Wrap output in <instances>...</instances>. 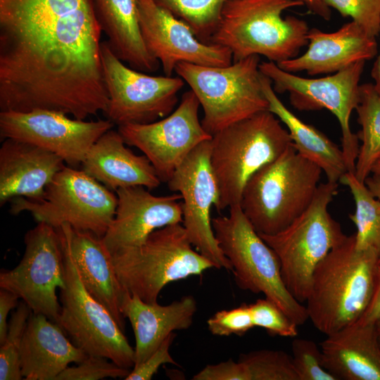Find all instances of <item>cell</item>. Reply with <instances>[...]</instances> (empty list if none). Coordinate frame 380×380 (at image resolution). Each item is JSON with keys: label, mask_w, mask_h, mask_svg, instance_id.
I'll return each instance as SVG.
<instances>
[{"label": "cell", "mask_w": 380, "mask_h": 380, "mask_svg": "<svg viewBox=\"0 0 380 380\" xmlns=\"http://www.w3.org/2000/svg\"><path fill=\"white\" fill-rule=\"evenodd\" d=\"M177 334L171 333L160 346L142 363L134 366L125 380H151L159 367L165 363L178 365L170 353V348Z\"/></svg>", "instance_id": "39"}, {"label": "cell", "mask_w": 380, "mask_h": 380, "mask_svg": "<svg viewBox=\"0 0 380 380\" xmlns=\"http://www.w3.org/2000/svg\"><path fill=\"white\" fill-rule=\"evenodd\" d=\"M308 49L302 55L277 63L282 70L309 75L335 73L358 61L373 58L378 51L376 38L352 20L338 30H309Z\"/></svg>", "instance_id": "20"}, {"label": "cell", "mask_w": 380, "mask_h": 380, "mask_svg": "<svg viewBox=\"0 0 380 380\" xmlns=\"http://www.w3.org/2000/svg\"><path fill=\"white\" fill-rule=\"evenodd\" d=\"M321 343L323 366L336 380H380V345L375 323L359 319Z\"/></svg>", "instance_id": "26"}, {"label": "cell", "mask_w": 380, "mask_h": 380, "mask_svg": "<svg viewBox=\"0 0 380 380\" xmlns=\"http://www.w3.org/2000/svg\"><path fill=\"white\" fill-rule=\"evenodd\" d=\"M371 77L376 91L380 94V51L371 70Z\"/></svg>", "instance_id": "45"}, {"label": "cell", "mask_w": 380, "mask_h": 380, "mask_svg": "<svg viewBox=\"0 0 380 380\" xmlns=\"http://www.w3.org/2000/svg\"><path fill=\"white\" fill-rule=\"evenodd\" d=\"M372 173L365 183L374 196L380 200V171Z\"/></svg>", "instance_id": "44"}, {"label": "cell", "mask_w": 380, "mask_h": 380, "mask_svg": "<svg viewBox=\"0 0 380 380\" xmlns=\"http://www.w3.org/2000/svg\"><path fill=\"white\" fill-rule=\"evenodd\" d=\"M380 258L355 247V234L331 249L316 267L306 300L308 317L329 335L358 321L373 298Z\"/></svg>", "instance_id": "2"}, {"label": "cell", "mask_w": 380, "mask_h": 380, "mask_svg": "<svg viewBox=\"0 0 380 380\" xmlns=\"http://www.w3.org/2000/svg\"><path fill=\"white\" fill-rule=\"evenodd\" d=\"M120 310L134 331V367L144 362L174 331L191 326L197 303L193 296L188 295L165 305L149 303L125 289Z\"/></svg>", "instance_id": "22"}, {"label": "cell", "mask_w": 380, "mask_h": 380, "mask_svg": "<svg viewBox=\"0 0 380 380\" xmlns=\"http://www.w3.org/2000/svg\"><path fill=\"white\" fill-rule=\"evenodd\" d=\"M344 17H350L368 34L380 33V0H324Z\"/></svg>", "instance_id": "37"}, {"label": "cell", "mask_w": 380, "mask_h": 380, "mask_svg": "<svg viewBox=\"0 0 380 380\" xmlns=\"http://www.w3.org/2000/svg\"><path fill=\"white\" fill-rule=\"evenodd\" d=\"M94 0H0V108L85 120L108 104Z\"/></svg>", "instance_id": "1"}, {"label": "cell", "mask_w": 380, "mask_h": 380, "mask_svg": "<svg viewBox=\"0 0 380 380\" xmlns=\"http://www.w3.org/2000/svg\"><path fill=\"white\" fill-rule=\"evenodd\" d=\"M365 61H358L331 75L305 78L285 71L277 63L263 61L260 71L267 76L276 93L288 92L291 105L299 110L325 108L337 118L341 130V149L348 172H355L359 138L353 133L350 118L360 101V80Z\"/></svg>", "instance_id": "12"}, {"label": "cell", "mask_w": 380, "mask_h": 380, "mask_svg": "<svg viewBox=\"0 0 380 380\" xmlns=\"http://www.w3.org/2000/svg\"><path fill=\"white\" fill-rule=\"evenodd\" d=\"M303 3L308 9L313 14L319 16L325 20H329L331 17L330 7L324 0H298Z\"/></svg>", "instance_id": "43"}, {"label": "cell", "mask_w": 380, "mask_h": 380, "mask_svg": "<svg viewBox=\"0 0 380 380\" xmlns=\"http://www.w3.org/2000/svg\"><path fill=\"white\" fill-rule=\"evenodd\" d=\"M298 0H229L210 43L227 48L233 61L253 55L279 63L298 56L310 28L303 19L282 16Z\"/></svg>", "instance_id": "3"}, {"label": "cell", "mask_w": 380, "mask_h": 380, "mask_svg": "<svg viewBox=\"0 0 380 380\" xmlns=\"http://www.w3.org/2000/svg\"><path fill=\"white\" fill-rule=\"evenodd\" d=\"M194 380H250L246 367L239 361L229 359L215 365H208L197 374Z\"/></svg>", "instance_id": "40"}, {"label": "cell", "mask_w": 380, "mask_h": 380, "mask_svg": "<svg viewBox=\"0 0 380 380\" xmlns=\"http://www.w3.org/2000/svg\"><path fill=\"white\" fill-rule=\"evenodd\" d=\"M61 238L65 263V287L60 289L61 305L58 324L72 342L88 355L106 357L130 369L134 348L110 311L84 287L68 242Z\"/></svg>", "instance_id": "11"}, {"label": "cell", "mask_w": 380, "mask_h": 380, "mask_svg": "<svg viewBox=\"0 0 380 380\" xmlns=\"http://www.w3.org/2000/svg\"><path fill=\"white\" fill-rule=\"evenodd\" d=\"M210 140L197 146L167 184L170 191L182 196V224L192 246L215 268L232 271V264L222 251L212 226L210 212L218 203L219 189L210 163Z\"/></svg>", "instance_id": "15"}, {"label": "cell", "mask_w": 380, "mask_h": 380, "mask_svg": "<svg viewBox=\"0 0 380 380\" xmlns=\"http://www.w3.org/2000/svg\"><path fill=\"white\" fill-rule=\"evenodd\" d=\"M193 247L182 223L158 229L142 244L112 254L116 274L131 294L156 303L167 284L215 267Z\"/></svg>", "instance_id": "7"}, {"label": "cell", "mask_w": 380, "mask_h": 380, "mask_svg": "<svg viewBox=\"0 0 380 380\" xmlns=\"http://www.w3.org/2000/svg\"><path fill=\"white\" fill-rule=\"evenodd\" d=\"M56 154L37 146L5 139L0 148V204L15 198L38 201L65 165Z\"/></svg>", "instance_id": "21"}, {"label": "cell", "mask_w": 380, "mask_h": 380, "mask_svg": "<svg viewBox=\"0 0 380 380\" xmlns=\"http://www.w3.org/2000/svg\"><path fill=\"white\" fill-rule=\"evenodd\" d=\"M361 130L357 134L360 146L354 174L361 182L372 173L380 160V94L373 83L360 86V101L356 108Z\"/></svg>", "instance_id": "29"}, {"label": "cell", "mask_w": 380, "mask_h": 380, "mask_svg": "<svg viewBox=\"0 0 380 380\" xmlns=\"http://www.w3.org/2000/svg\"><path fill=\"white\" fill-rule=\"evenodd\" d=\"M292 144L288 130L269 110L219 131L210 140V163L219 189V212L240 205L244 187L260 169Z\"/></svg>", "instance_id": "4"}, {"label": "cell", "mask_w": 380, "mask_h": 380, "mask_svg": "<svg viewBox=\"0 0 380 380\" xmlns=\"http://www.w3.org/2000/svg\"><path fill=\"white\" fill-rule=\"evenodd\" d=\"M87 355L57 323L32 312L20 348L24 379L56 380L71 363H79Z\"/></svg>", "instance_id": "24"}, {"label": "cell", "mask_w": 380, "mask_h": 380, "mask_svg": "<svg viewBox=\"0 0 380 380\" xmlns=\"http://www.w3.org/2000/svg\"><path fill=\"white\" fill-rule=\"evenodd\" d=\"M113 125L108 119L86 121L46 109L0 112L1 139H13L44 148L73 167L82 165L94 143Z\"/></svg>", "instance_id": "17"}, {"label": "cell", "mask_w": 380, "mask_h": 380, "mask_svg": "<svg viewBox=\"0 0 380 380\" xmlns=\"http://www.w3.org/2000/svg\"><path fill=\"white\" fill-rule=\"evenodd\" d=\"M200 106L190 89L166 117L150 123L122 125L118 131L126 144L139 149L148 158L161 181L167 182L197 146L213 137L199 120Z\"/></svg>", "instance_id": "16"}, {"label": "cell", "mask_w": 380, "mask_h": 380, "mask_svg": "<svg viewBox=\"0 0 380 380\" xmlns=\"http://www.w3.org/2000/svg\"><path fill=\"white\" fill-rule=\"evenodd\" d=\"M58 229L68 242L84 287L110 311L125 331L120 303L125 289L116 274L113 255L102 238L67 224Z\"/></svg>", "instance_id": "23"}, {"label": "cell", "mask_w": 380, "mask_h": 380, "mask_svg": "<svg viewBox=\"0 0 380 380\" xmlns=\"http://www.w3.org/2000/svg\"><path fill=\"white\" fill-rule=\"evenodd\" d=\"M375 326H376L378 341L380 345V317L375 322Z\"/></svg>", "instance_id": "46"}, {"label": "cell", "mask_w": 380, "mask_h": 380, "mask_svg": "<svg viewBox=\"0 0 380 380\" xmlns=\"http://www.w3.org/2000/svg\"><path fill=\"white\" fill-rule=\"evenodd\" d=\"M347 186L355 203V211L349 215L355 224V247L372 249L380 258V200L374 196L365 183L357 179L354 172L345 173L339 181Z\"/></svg>", "instance_id": "30"}, {"label": "cell", "mask_w": 380, "mask_h": 380, "mask_svg": "<svg viewBox=\"0 0 380 380\" xmlns=\"http://www.w3.org/2000/svg\"><path fill=\"white\" fill-rule=\"evenodd\" d=\"M130 369L118 365L101 356L87 355L76 366H69L56 380H99L106 378L125 379Z\"/></svg>", "instance_id": "36"}, {"label": "cell", "mask_w": 380, "mask_h": 380, "mask_svg": "<svg viewBox=\"0 0 380 380\" xmlns=\"http://www.w3.org/2000/svg\"><path fill=\"white\" fill-rule=\"evenodd\" d=\"M137 1L142 39L165 75L172 76L180 63L222 67L233 62L227 48L201 42L187 24L155 0Z\"/></svg>", "instance_id": "18"}, {"label": "cell", "mask_w": 380, "mask_h": 380, "mask_svg": "<svg viewBox=\"0 0 380 380\" xmlns=\"http://www.w3.org/2000/svg\"><path fill=\"white\" fill-rule=\"evenodd\" d=\"M115 194V215L102 237L111 254L142 244L158 229L182 222L179 194L155 196L141 186L121 188Z\"/></svg>", "instance_id": "19"}, {"label": "cell", "mask_w": 380, "mask_h": 380, "mask_svg": "<svg viewBox=\"0 0 380 380\" xmlns=\"http://www.w3.org/2000/svg\"><path fill=\"white\" fill-rule=\"evenodd\" d=\"M338 186V182L320 183L310 205L291 224L274 234H259L277 254L286 287L301 303L317 265L348 237L328 210Z\"/></svg>", "instance_id": "6"}, {"label": "cell", "mask_w": 380, "mask_h": 380, "mask_svg": "<svg viewBox=\"0 0 380 380\" xmlns=\"http://www.w3.org/2000/svg\"><path fill=\"white\" fill-rule=\"evenodd\" d=\"M227 216L212 218L218 244L230 261L239 288L263 293L298 326L309 319L306 306L289 291L282 279L279 258L244 215L241 205Z\"/></svg>", "instance_id": "8"}, {"label": "cell", "mask_w": 380, "mask_h": 380, "mask_svg": "<svg viewBox=\"0 0 380 380\" xmlns=\"http://www.w3.org/2000/svg\"><path fill=\"white\" fill-rule=\"evenodd\" d=\"M380 171V160H379L373 167L372 172Z\"/></svg>", "instance_id": "47"}, {"label": "cell", "mask_w": 380, "mask_h": 380, "mask_svg": "<svg viewBox=\"0 0 380 380\" xmlns=\"http://www.w3.org/2000/svg\"><path fill=\"white\" fill-rule=\"evenodd\" d=\"M380 269V268H379ZM380 317V270L375 291L372 301L365 312L360 319L365 322L375 323Z\"/></svg>", "instance_id": "42"}, {"label": "cell", "mask_w": 380, "mask_h": 380, "mask_svg": "<svg viewBox=\"0 0 380 380\" xmlns=\"http://www.w3.org/2000/svg\"><path fill=\"white\" fill-rule=\"evenodd\" d=\"M249 307L255 327L282 337L294 338L298 335V325L272 300L267 298L258 299Z\"/></svg>", "instance_id": "35"}, {"label": "cell", "mask_w": 380, "mask_h": 380, "mask_svg": "<svg viewBox=\"0 0 380 380\" xmlns=\"http://www.w3.org/2000/svg\"><path fill=\"white\" fill-rule=\"evenodd\" d=\"M229 0H155L157 4L184 21L201 42L210 43Z\"/></svg>", "instance_id": "31"}, {"label": "cell", "mask_w": 380, "mask_h": 380, "mask_svg": "<svg viewBox=\"0 0 380 380\" xmlns=\"http://www.w3.org/2000/svg\"><path fill=\"white\" fill-rule=\"evenodd\" d=\"M322 170L291 144L246 183L241 208L258 234H274L287 227L310 205Z\"/></svg>", "instance_id": "5"}, {"label": "cell", "mask_w": 380, "mask_h": 380, "mask_svg": "<svg viewBox=\"0 0 380 380\" xmlns=\"http://www.w3.org/2000/svg\"><path fill=\"white\" fill-rule=\"evenodd\" d=\"M31 309L23 300L11 314L5 341L0 347V379L20 380V348Z\"/></svg>", "instance_id": "32"}, {"label": "cell", "mask_w": 380, "mask_h": 380, "mask_svg": "<svg viewBox=\"0 0 380 380\" xmlns=\"http://www.w3.org/2000/svg\"><path fill=\"white\" fill-rule=\"evenodd\" d=\"M260 57L253 55L226 66L180 63L175 72L188 84L203 110L204 129L214 135L261 111L268 101L261 84Z\"/></svg>", "instance_id": "9"}, {"label": "cell", "mask_w": 380, "mask_h": 380, "mask_svg": "<svg viewBox=\"0 0 380 380\" xmlns=\"http://www.w3.org/2000/svg\"><path fill=\"white\" fill-rule=\"evenodd\" d=\"M210 332L215 336H243L255 327L249 305L216 312L207 320Z\"/></svg>", "instance_id": "38"}, {"label": "cell", "mask_w": 380, "mask_h": 380, "mask_svg": "<svg viewBox=\"0 0 380 380\" xmlns=\"http://www.w3.org/2000/svg\"><path fill=\"white\" fill-rule=\"evenodd\" d=\"M120 134L110 129L91 146L82 163V170L108 189L141 186L149 190L161 183L146 156L127 148Z\"/></svg>", "instance_id": "25"}, {"label": "cell", "mask_w": 380, "mask_h": 380, "mask_svg": "<svg viewBox=\"0 0 380 380\" xmlns=\"http://www.w3.org/2000/svg\"><path fill=\"white\" fill-rule=\"evenodd\" d=\"M23 256L12 270L0 272V288L11 291L33 313L42 314L58 324L61 305L57 289L64 288V253L60 233L38 222L24 237Z\"/></svg>", "instance_id": "13"}, {"label": "cell", "mask_w": 380, "mask_h": 380, "mask_svg": "<svg viewBox=\"0 0 380 380\" xmlns=\"http://www.w3.org/2000/svg\"><path fill=\"white\" fill-rule=\"evenodd\" d=\"M261 84L268 101V110L287 127L298 153L319 166L327 181L338 182L348 172L342 149L324 133L301 120L287 108L273 89L272 81L262 73Z\"/></svg>", "instance_id": "28"}, {"label": "cell", "mask_w": 380, "mask_h": 380, "mask_svg": "<svg viewBox=\"0 0 380 380\" xmlns=\"http://www.w3.org/2000/svg\"><path fill=\"white\" fill-rule=\"evenodd\" d=\"M379 268H380V262H379Z\"/></svg>", "instance_id": "48"}, {"label": "cell", "mask_w": 380, "mask_h": 380, "mask_svg": "<svg viewBox=\"0 0 380 380\" xmlns=\"http://www.w3.org/2000/svg\"><path fill=\"white\" fill-rule=\"evenodd\" d=\"M102 31L113 53L130 68L156 71L160 65L148 51L139 27L137 0H94Z\"/></svg>", "instance_id": "27"}, {"label": "cell", "mask_w": 380, "mask_h": 380, "mask_svg": "<svg viewBox=\"0 0 380 380\" xmlns=\"http://www.w3.org/2000/svg\"><path fill=\"white\" fill-rule=\"evenodd\" d=\"M103 79L108 104L103 113L118 126L146 124L170 115L178 102L184 81L179 76H152L127 66L101 44Z\"/></svg>", "instance_id": "14"}, {"label": "cell", "mask_w": 380, "mask_h": 380, "mask_svg": "<svg viewBox=\"0 0 380 380\" xmlns=\"http://www.w3.org/2000/svg\"><path fill=\"white\" fill-rule=\"evenodd\" d=\"M19 298L10 291L0 290V345L6 339L8 331V315L10 311L18 305Z\"/></svg>", "instance_id": "41"}, {"label": "cell", "mask_w": 380, "mask_h": 380, "mask_svg": "<svg viewBox=\"0 0 380 380\" xmlns=\"http://www.w3.org/2000/svg\"><path fill=\"white\" fill-rule=\"evenodd\" d=\"M116 194L83 170L65 166L53 178L38 201L12 200L11 213H30L38 222L55 228L64 224L103 237L115 215Z\"/></svg>", "instance_id": "10"}, {"label": "cell", "mask_w": 380, "mask_h": 380, "mask_svg": "<svg viewBox=\"0 0 380 380\" xmlns=\"http://www.w3.org/2000/svg\"><path fill=\"white\" fill-rule=\"evenodd\" d=\"M250 380H298L291 357L283 350L262 349L239 355Z\"/></svg>", "instance_id": "33"}, {"label": "cell", "mask_w": 380, "mask_h": 380, "mask_svg": "<svg viewBox=\"0 0 380 380\" xmlns=\"http://www.w3.org/2000/svg\"><path fill=\"white\" fill-rule=\"evenodd\" d=\"M291 350L292 363L298 380H336L324 367L322 351L314 341L294 338Z\"/></svg>", "instance_id": "34"}]
</instances>
